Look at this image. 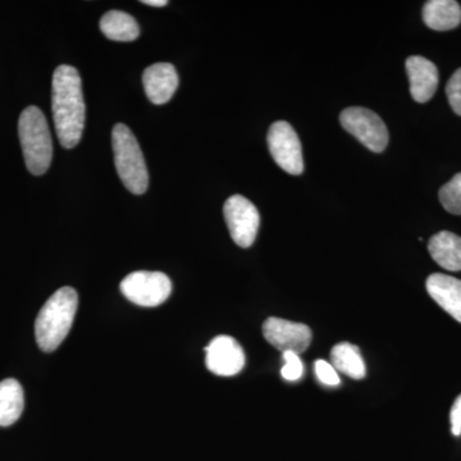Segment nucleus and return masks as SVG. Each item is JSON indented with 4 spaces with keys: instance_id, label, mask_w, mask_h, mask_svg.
Returning <instances> with one entry per match:
<instances>
[{
    "instance_id": "1",
    "label": "nucleus",
    "mask_w": 461,
    "mask_h": 461,
    "mask_svg": "<svg viewBox=\"0 0 461 461\" xmlns=\"http://www.w3.org/2000/svg\"><path fill=\"white\" fill-rule=\"evenodd\" d=\"M51 108L60 144L75 148L85 126V102L80 74L72 66L57 67L51 87Z\"/></svg>"
},
{
    "instance_id": "2",
    "label": "nucleus",
    "mask_w": 461,
    "mask_h": 461,
    "mask_svg": "<svg viewBox=\"0 0 461 461\" xmlns=\"http://www.w3.org/2000/svg\"><path fill=\"white\" fill-rule=\"evenodd\" d=\"M78 295L75 288L62 287L48 299L35 321V338L44 353L57 350L72 329Z\"/></svg>"
},
{
    "instance_id": "3",
    "label": "nucleus",
    "mask_w": 461,
    "mask_h": 461,
    "mask_svg": "<svg viewBox=\"0 0 461 461\" xmlns=\"http://www.w3.org/2000/svg\"><path fill=\"white\" fill-rule=\"evenodd\" d=\"M18 135L23 145L27 169L35 176L48 171L53 157V142L47 118L38 107H27L18 121Z\"/></svg>"
},
{
    "instance_id": "4",
    "label": "nucleus",
    "mask_w": 461,
    "mask_h": 461,
    "mask_svg": "<svg viewBox=\"0 0 461 461\" xmlns=\"http://www.w3.org/2000/svg\"><path fill=\"white\" fill-rule=\"evenodd\" d=\"M114 165L124 186L136 195L148 190L149 173L140 145L131 130L123 123L115 124L112 132Z\"/></svg>"
},
{
    "instance_id": "5",
    "label": "nucleus",
    "mask_w": 461,
    "mask_h": 461,
    "mask_svg": "<svg viewBox=\"0 0 461 461\" xmlns=\"http://www.w3.org/2000/svg\"><path fill=\"white\" fill-rule=\"evenodd\" d=\"M121 291L133 304L153 308L171 295L172 282L162 272H132L121 282Z\"/></svg>"
},
{
    "instance_id": "6",
    "label": "nucleus",
    "mask_w": 461,
    "mask_h": 461,
    "mask_svg": "<svg viewBox=\"0 0 461 461\" xmlns=\"http://www.w3.org/2000/svg\"><path fill=\"white\" fill-rule=\"evenodd\" d=\"M342 127L355 136L364 147L382 153L388 144V130L382 118L363 107L346 108L339 115Z\"/></svg>"
},
{
    "instance_id": "7",
    "label": "nucleus",
    "mask_w": 461,
    "mask_h": 461,
    "mask_svg": "<svg viewBox=\"0 0 461 461\" xmlns=\"http://www.w3.org/2000/svg\"><path fill=\"white\" fill-rule=\"evenodd\" d=\"M224 220L230 235L240 248H250L259 230L260 215L257 206L241 195H233L223 206Z\"/></svg>"
},
{
    "instance_id": "8",
    "label": "nucleus",
    "mask_w": 461,
    "mask_h": 461,
    "mask_svg": "<svg viewBox=\"0 0 461 461\" xmlns=\"http://www.w3.org/2000/svg\"><path fill=\"white\" fill-rule=\"evenodd\" d=\"M268 147L273 160L290 175H302L304 171L302 142L299 136L286 121L272 124L268 132Z\"/></svg>"
},
{
    "instance_id": "9",
    "label": "nucleus",
    "mask_w": 461,
    "mask_h": 461,
    "mask_svg": "<svg viewBox=\"0 0 461 461\" xmlns=\"http://www.w3.org/2000/svg\"><path fill=\"white\" fill-rule=\"evenodd\" d=\"M264 339L284 353H304L311 345L312 330L303 323L281 320V318H268L263 324Z\"/></svg>"
},
{
    "instance_id": "10",
    "label": "nucleus",
    "mask_w": 461,
    "mask_h": 461,
    "mask_svg": "<svg viewBox=\"0 0 461 461\" xmlns=\"http://www.w3.org/2000/svg\"><path fill=\"white\" fill-rule=\"evenodd\" d=\"M206 368L217 375L230 377L239 375L245 366V353L241 345L230 336H218L205 348Z\"/></svg>"
},
{
    "instance_id": "11",
    "label": "nucleus",
    "mask_w": 461,
    "mask_h": 461,
    "mask_svg": "<svg viewBox=\"0 0 461 461\" xmlns=\"http://www.w3.org/2000/svg\"><path fill=\"white\" fill-rule=\"evenodd\" d=\"M145 93L153 104L162 105L171 100L178 87V75L169 63L149 66L142 75Z\"/></svg>"
},
{
    "instance_id": "12",
    "label": "nucleus",
    "mask_w": 461,
    "mask_h": 461,
    "mask_svg": "<svg viewBox=\"0 0 461 461\" xmlns=\"http://www.w3.org/2000/svg\"><path fill=\"white\" fill-rule=\"evenodd\" d=\"M406 72L412 99L418 103L429 102L438 86V69L435 63L424 57L411 56L406 59Z\"/></svg>"
},
{
    "instance_id": "13",
    "label": "nucleus",
    "mask_w": 461,
    "mask_h": 461,
    "mask_svg": "<svg viewBox=\"0 0 461 461\" xmlns=\"http://www.w3.org/2000/svg\"><path fill=\"white\" fill-rule=\"evenodd\" d=\"M429 296L461 323V281L444 273H433L426 282Z\"/></svg>"
},
{
    "instance_id": "14",
    "label": "nucleus",
    "mask_w": 461,
    "mask_h": 461,
    "mask_svg": "<svg viewBox=\"0 0 461 461\" xmlns=\"http://www.w3.org/2000/svg\"><path fill=\"white\" fill-rule=\"evenodd\" d=\"M429 251L432 259L446 271H461L460 236L448 230H441L430 238Z\"/></svg>"
},
{
    "instance_id": "15",
    "label": "nucleus",
    "mask_w": 461,
    "mask_h": 461,
    "mask_svg": "<svg viewBox=\"0 0 461 461\" xmlns=\"http://www.w3.org/2000/svg\"><path fill=\"white\" fill-rule=\"evenodd\" d=\"M423 21L436 32L453 30L461 23L460 5L455 0H429L423 8Z\"/></svg>"
},
{
    "instance_id": "16",
    "label": "nucleus",
    "mask_w": 461,
    "mask_h": 461,
    "mask_svg": "<svg viewBox=\"0 0 461 461\" xmlns=\"http://www.w3.org/2000/svg\"><path fill=\"white\" fill-rule=\"evenodd\" d=\"M25 406L23 386L14 378L0 382V427L16 423Z\"/></svg>"
},
{
    "instance_id": "17",
    "label": "nucleus",
    "mask_w": 461,
    "mask_h": 461,
    "mask_svg": "<svg viewBox=\"0 0 461 461\" xmlns=\"http://www.w3.org/2000/svg\"><path fill=\"white\" fill-rule=\"evenodd\" d=\"M100 30L114 41H133L140 35L135 18L122 11H109L100 20Z\"/></svg>"
},
{
    "instance_id": "18",
    "label": "nucleus",
    "mask_w": 461,
    "mask_h": 461,
    "mask_svg": "<svg viewBox=\"0 0 461 461\" xmlns=\"http://www.w3.org/2000/svg\"><path fill=\"white\" fill-rule=\"evenodd\" d=\"M330 360L333 368L350 378L362 379L366 377V368L359 348L348 342H341L333 346L330 351Z\"/></svg>"
},
{
    "instance_id": "19",
    "label": "nucleus",
    "mask_w": 461,
    "mask_h": 461,
    "mask_svg": "<svg viewBox=\"0 0 461 461\" xmlns=\"http://www.w3.org/2000/svg\"><path fill=\"white\" fill-rule=\"evenodd\" d=\"M439 202L451 214H461V173L455 175L439 189Z\"/></svg>"
},
{
    "instance_id": "20",
    "label": "nucleus",
    "mask_w": 461,
    "mask_h": 461,
    "mask_svg": "<svg viewBox=\"0 0 461 461\" xmlns=\"http://www.w3.org/2000/svg\"><path fill=\"white\" fill-rule=\"evenodd\" d=\"M285 364L282 366L281 375L286 381L294 382L302 378L304 366L302 359L295 353H284Z\"/></svg>"
},
{
    "instance_id": "21",
    "label": "nucleus",
    "mask_w": 461,
    "mask_h": 461,
    "mask_svg": "<svg viewBox=\"0 0 461 461\" xmlns=\"http://www.w3.org/2000/svg\"><path fill=\"white\" fill-rule=\"evenodd\" d=\"M448 103L457 115L461 117V68L455 71L447 85H446Z\"/></svg>"
},
{
    "instance_id": "22",
    "label": "nucleus",
    "mask_w": 461,
    "mask_h": 461,
    "mask_svg": "<svg viewBox=\"0 0 461 461\" xmlns=\"http://www.w3.org/2000/svg\"><path fill=\"white\" fill-rule=\"evenodd\" d=\"M315 375L320 379L321 384L326 386H338L341 379L338 371L333 368L332 364L324 362V360H317L314 363Z\"/></svg>"
},
{
    "instance_id": "23",
    "label": "nucleus",
    "mask_w": 461,
    "mask_h": 461,
    "mask_svg": "<svg viewBox=\"0 0 461 461\" xmlns=\"http://www.w3.org/2000/svg\"><path fill=\"white\" fill-rule=\"evenodd\" d=\"M451 432L454 436L461 435V395L455 400L450 412Z\"/></svg>"
},
{
    "instance_id": "24",
    "label": "nucleus",
    "mask_w": 461,
    "mask_h": 461,
    "mask_svg": "<svg viewBox=\"0 0 461 461\" xmlns=\"http://www.w3.org/2000/svg\"><path fill=\"white\" fill-rule=\"evenodd\" d=\"M141 3L144 5H151V7H165V5H168L167 0H142Z\"/></svg>"
}]
</instances>
